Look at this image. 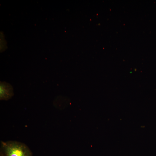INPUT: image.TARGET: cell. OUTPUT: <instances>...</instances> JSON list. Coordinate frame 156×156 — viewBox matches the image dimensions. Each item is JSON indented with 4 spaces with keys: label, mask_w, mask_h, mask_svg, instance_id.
Listing matches in <instances>:
<instances>
[{
    "label": "cell",
    "mask_w": 156,
    "mask_h": 156,
    "mask_svg": "<svg viewBox=\"0 0 156 156\" xmlns=\"http://www.w3.org/2000/svg\"><path fill=\"white\" fill-rule=\"evenodd\" d=\"M1 154L3 156H33L28 147L25 144L15 141L1 142Z\"/></svg>",
    "instance_id": "6da1fadb"
},
{
    "label": "cell",
    "mask_w": 156,
    "mask_h": 156,
    "mask_svg": "<svg viewBox=\"0 0 156 156\" xmlns=\"http://www.w3.org/2000/svg\"><path fill=\"white\" fill-rule=\"evenodd\" d=\"M0 94L1 100H9L14 95L12 87L11 84L6 82H1Z\"/></svg>",
    "instance_id": "7a4b0ae2"
},
{
    "label": "cell",
    "mask_w": 156,
    "mask_h": 156,
    "mask_svg": "<svg viewBox=\"0 0 156 156\" xmlns=\"http://www.w3.org/2000/svg\"><path fill=\"white\" fill-rule=\"evenodd\" d=\"M0 156H3V155L0 153Z\"/></svg>",
    "instance_id": "3957f363"
}]
</instances>
